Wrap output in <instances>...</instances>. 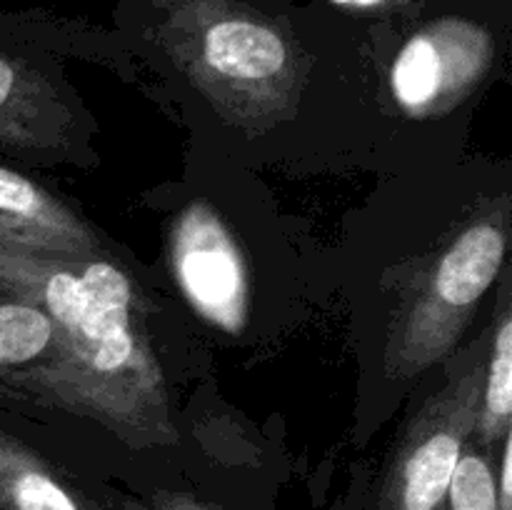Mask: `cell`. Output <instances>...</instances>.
<instances>
[{
	"label": "cell",
	"mask_w": 512,
	"mask_h": 510,
	"mask_svg": "<svg viewBox=\"0 0 512 510\" xmlns=\"http://www.w3.org/2000/svg\"><path fill=\"white\" fill-rule=\"evenodd\" d=\"M0 293L50 318L48 358L3 380L85 415L130 443L173 438L163 373L145 338L133 280L110 260L68 258L0 245Z\"/></svg>",
	"instance_id": "1"
},
{
	"label": "cell",
	"mask_w": 512,
	"mask_h": 510,
	"mask_svg": "<svg viewBox=\"0 0 512 510\" xmlns=\"http://www.w3.org/2000/svg\"><path fill=\"white\" fill-rule=\"evenodd\" d=\"M508 200L465 223L403 300L385 343V375L415 378L453 350L508 253Z\"/></svg>",
	"instance_id": "2"
},
{
	"label": "cell",
	"mask_w": 512,
	"mask_h": 510,
	"mask_svg": "<svg viewBox=\"0 0 512 510\" xmlns=\"http://www.w3.org/2000/svg\"><path fill=\"white\" fill-rule=\"evenodd\" d=\"M200 90L240 118H268L290 105L298 63L288 40L263 20L218 15L183 43Z\"/></svg>",
	"instance_id": "3"
},
{
	"label": "cell",
	"mask_w": 512,
	"mask_h": 510,
	"mask_svg": "<svg viewBox=\"0 0 512 510\" xmlns=\"http://www.w3.org/2000/svg\"><path fill=\"white\" fill-rule=\"evenodd\" d=\"M483 378L485 358L478 355L405 425L385 470L380 510H443L455 465L473 438Z\"/></svg>",
	"instance_id": "4"
},
{
	"label": "cell",
	"mask_w": 512,
	"mask_h": 510,
	"mask_svg": "<svg viewBox=\"0 0 512 510\" xmlns=\"http://www.w3.org/2000/svg\"><path fill=\"white\" fill-rule=\"evenodd\" d=\"M170 268L200 318L223 333H240L248 320V270L228 225L205 203L178 215L170 235Z\"/></svg>",
	"instance_id": "5"
},
{
	"label": "cell",
	"mask_w": 512,
	"mask_h": 510,
	"mask_svg": "<svg viewBox=\"0 0 512 510\" xmlns=\"http://www.w3.org/2000/svg\"><path fill=\"white\" fill-rule=\"evenodd\" d=\"M490 65V43L470 25H443L405 43L390 70L393 98L408 115H438L478 85Z\"/></svg>",
	"instance_id": "6"
},
{
	"label": "cell",
	"mask_w": 512,
	"mask_h": 510,
	"mask_svg": "<svg viewBox=\"0 0 512 510\" xmlns=\"http://www.w3.org/2000/svg\"><path fill=\"white\" fill-rule=\"evenodd\" d=\"M0 245L33 253L90 258L98 235L60 198L28 175L0 163Z\"/></svg>",
	"instance_id": "7"
},
{
	"label": "cell",
	"mask_w": 512,
	"mask_h": 510,
	"mask_svg": "<svg viewBox=\"0 0 512 510\" xmlns=\"http://www.w3.org/2000/svg\"><path fill=\"white\" fill-rule=\"evenodd\" d=\"M68 110L43 75L23 58L0 48V153L43 158L65 135Z\"/></svg>",
	"instance_id": "8"
},
{
	"label": "cell",
	"mask_w": 512,
	"mask_h": 510,
	"mask_svg": "<svg viewBox=\"0 0 512 510\" xmlns=\"http://www.w3.org/2000/svg\"><path fill=\"white\" fill-rule=\"evenodd\" d=\"M0 510H100L40 453L0 433Z\"/></svg>",
	"instance_id": "9"
},
{
	"label": "cell",
	"mask_w": 512,
	"mask_h": 510,
	"mask_svg": "<svg viewBox=\"0 0 512 510\" xmlns=\"http://www.w3.org/2000/svg\"><path fill=\"white\" fill-rule=\"evenodd\" d=\"M512 313L508 298H503L493 328V345L485 358L483 393H480L478 418H475L473 443L493 450L512 433Z\"/></svg>",
	"instance_id": "10"
},
{
	"label": "cell",
	"mask_w": 512,
	"mask_h": 510,
	"mask_svg": "<svg viewBox=\"0 0 512 510\" xmlns=\"http://www.w3.org/2000/svg\"><path fill=\"white\" fill-rule=\"evenodd\" d=\"M53 343L55 328L43 310L0 293V383L43 363Z\"/></svg>",
	"instance_id": "11"
},
{
	"label": "cell",
	"mask_w": 512,
	"mask_h": 510,
	"mask_svg": "<svg viewBox=\"0 0 512 510\" xmlns=\"http://www.w3.org/2000/svg\"><path fill=\"white\" fill-rule=\"evenodd\" d=\"M493 450L465 443L445 493L443 510H498V470Z\"/></svg>",
	"instance_id": "12"
},
{
	"label": "cell",
	"mask_w": 512,
	"mask_h": 510,
	"mask_svg": "<svg viewBox=\"0 0 512 510\" xmlns=\"http://www.w3.org/2000/svg\"><path fill=\"white\" fill-rule=\"evenodd\" d=\"M498 510H512V433L500 443Z\"/></svg>",
	"instance_id": "13"
},
{
	"label": "cell",
	"mask_w": 512,
	"mask_h": 510,
	"mask_svg": "<svg viewBox=\"0 0 512 510\" xmlns=\"http://www.w3.org/2000/svg\"><path fill=\"white\" fill-rule=\"evenodd\" d=\"M153 508L155 510H220L218 505H210L205 500L195 498L188 493H160L153 495Z\"/></svg>",
	"instance_id": "14"
},
{
	"label": "cell",
	"mask_w": 512,
	"mask_h": 510,
	"mask_svg": "<svg viewBox=\"0 0 512 510\" xmlns=\"http://www.w3.org/2000/svg\"><path fill=\"white\" fill-rule=\"evenodd\" d=\"M335 3H340V5H360V8H368V5H378V3H383V0H335Z\"/></svg>",
	"instance_id": "15"
}]
</instances>
